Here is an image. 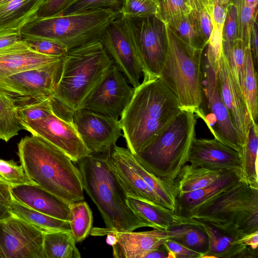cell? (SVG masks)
I'll list each match as a JSON object with an SVG mask.
<instances>
[{
	"label": "cell",
	"instance_id": "f6af8a7d",
	"mask_svg": "<svg viewBox=\"0 0 258 258\" xmlns=\"http://www.w3.org/2000/svg\"><path fill=\"white\" fill-rule=\"evenodd\" d=\"M236 9L231 2L227 7L226 15L222 29V44L231 45L237 39Z\"/></svg>",
	"mask_w": 258,
	"mask_h": 258
},
{
	"label": "cell",
	"instance_id": "ffe728a7",
	"mask_svg": "<svg viewBox=\"0 0 258 258\" xmlns=\"http://www.w3.org/2000/svg\"><path fill=\"white\" fill-rule=\"evenodd\" d=\"M188 162L212 170H224L241 168V155L235 150L216 138L192 140Z\"/></svg>",
	"mask_w": 258,
	"mask_h": 258
},
{
	"label": "cell",
	"instance_id": "1f68e13d",
	"mask_svg": "<svg viewBox=\"0 0 258 258\" xmlns=\"http://www.w3.org/2000/svg\"><path fill=\"white\" fill-rule=\"evenodd\" d=\"M236 9V37L245 47H250L251 35L254 23L257 21L258 0H231Z\"/></svg>",
	"mask_w": 258,
	"mask_h": 258
},
{
	"label": "cell",
	"instance_id": "836d02e7",
	"mask_svg": "<svg viewBox=\"0 0 258 258\" xmlns=\"http://www.w3.org/2000/svg\"><path fill=\"white\" fill-rule=\"evenodd\" d=\"M93 221L92 212L87 202L83 200L70 204L69 222L76 243L83 241L90 234Z\"/></svg>",
	"mask_w": 258,
	"mask_h": 258
},
{
	"label": "cell",
	"instance_id": "8d00e7d4",
	"mask_svg": "<svg viewBox=\"0 0 258 258\" xmlns=\"http://www.w3.org/2000/svg\"><path fill=\"white\" fill-rule=\"evenodd\" d=\"M222 46L238 91L243 99V82L245 48L244 43L241 39L237 38L231 45L222 44Z\"/></svg>",
	"mask_w": 258,
	"mask_h": 258
},
{
	"label": "cell",
	"instance_id": "7dc6e473",
	"mask_svg": "<svg viewBox=\"0 0 258 258\" xmlns=\"http://www.w3.org/2000/svg\"><path fill=\"white\" fill-rule=\"evenodd\" d=\"M75 0H44L35 17L47 18L59 16Z\"/></svg>",
	"mask_w": 258,
	"mask_h": 258
},
{
	"label": "cell",
	"instance_id": "db71d44e",
	"mask_svg": "<svg viewBox=\"0 0 258 258\" xmlns=\"http://www.w3.org/2000/svg\"><path fill=\"white\" fill-rule=\"evenodd\" d=\"M239 242L245 244L254 250H257L258 246V231L248 234L240 240Z\"/></svg>",
	"mask_w": 258,
	"mask_h": 258
},
{
	"label": "cell",
	"instance_id": "d6a6232c",
	"mask_svg": "<svg viewBox=\"0 0 258 258\" xmlns=\"http://www.w3.org/2000/svg\"><path fill=\"white\" fill-rule=\"evenodd\" d=\"M181 41L190 50L204 51L207 45L200 29L196 12H191L169 26Z\"/></svg>",
	"mask_w": 258,
	"mask_h": 258
},
{
	"label": "cell",
	"instance_id": "2e32d148",
	"mask_svg": "<svg viewBox=\"0 0 258 258\" xmlns=\"http://www.w3.org/2000/svg\"><path fill=\"white\" fill-rule=\"evenodd\" d=\"M44 233L14 216L0 222V258H43Z\"/></svg>",
	"mask_w": 258,
	"mask_h": 258
},
{
	"label": "cell",
	"instance_id": "91938a15",
	"mask_svg": "<svg viewBox=\"0 0 258 258\" xmlns=\"http://www.w3.org/2000/svg\"><path fill=\"white\" fill-rule=\"evenodd\" d=\"M154 1H155L156 2H157L158 3V0H154Z\"/></svg>",
	"mask_w": 258,
	"mask_h": 258
},
{
	"label": "cell",
	"instance_id": "484cf974",
	"mask_svg": "<svg viewBox=\"0 0 258 258\" xmlns=\"http://www.w3.org/2000/svg\"><path fill=\"white\" fill-rule=\"evenodd\" d=\"M44 0H5L0 3V31H19L35 17Z\"/></svg>",
	"mask_w": 258,
	"mask_h": 258
},
{
	"label": "cell",
	"instance_id": "4316f807",
	"mask_svg": "<svg viewBox=\"0 0 258 258\" xmlns=\"http://www.w3.org/2000/svg\"><path fill=\"white\" fill-rule=\"evenodd\" d=\"M226 170H212L191 164L184 165L174 181L176 196L202 188L217 180Z\"/></svg>",
	"mask_w": 258,
	"mask_h": 258
},
{
	"label": "cell",
	"instance_id": "9a60e30c",
	"mask_svg": "<svg viewBox=\"0 0 258 258\" xmlns=\"http://www.w3.org/2000/svg\"><path fill=\"white\" fill-rule=\"evenodd\" d=\"M73 121L91 154H106L121 136L120 120L93 111H75Z\"/></svg>",
	"mask_w": 258,
	"mask_h": 258
},
{
	"label": "cell",
	"instance_id": "7bdbcfd3",
	"mask_svg": "<svg viewBox=\"0 0 258 258\" xmlns=\"http://www.w3.org/2000/svg\"><path fill=\"white\" fill-rule=\"evenodd\" d=\"M21 123L29 121L38 120L47 117L53 113L51 98L31 106L17 109Z\"/></svg>",
	"mask_w": 258,
	"mask_h": 258
},
{
	"label": "cell",
	"instance_id": "4dcf8cb0",
	"mask_svg": "<svg viewBox=\"0 0 258 258\" xmlns=\"http://www.w3.org/2000/svg\"><path fill=\"white\" fill-rule=\"evenodd\" d=\"M257 75L250 47L245 48L243 82V100L251 120L257 121L258 115Z\"/></svg>",
	"mask_w": 258,
	"mask_h": 258
},
{
	"label": "cell",
	"instance_id": "52a82bcc",
	"mask_svg": "<svg viewBox=\"0 0 258 258\" xmlns=\"http://www.w3.org/2000/svg\"><path fill=\"white\" fill-rule=\"evenodd\" d=\"M189 218L240 240L258 231V186L242 178Z\"/></svg>",
	"mask_w": 258,
	"mask_h": 258
},
{
	"label": "cell",
	"instance_id": "b9f144b4",
	"mask_svg": "<svg viewBox=\"0 0 258 258\" xmlns=\"http://www.w3.org/2000/svg\"><path fill=\"white\" fill-rule=\"evenodd\" d=\"M123 2V0H75L60 15L100 8L110 9L120 13Z\"/></svg>",
	"mask_w": 258,
	"mask_h": 258
},
{
	"label": "cell",
	"instance_id": "6f0895ef",
	"mask_svg": "<svg viewBox=\"0 0 258 258\" xmlns=\"http://www.w3.org/2000/svg\"><path fill=\"white\" fill-rule=\"evenodd\" d=\"M231 2V0H215V3L219 5L227 7Z\"/></svg>",
	"mask_w": 258,
	"mask_h": 258
},
{
	"label": "cell",
	"instance_id": "6da1fadb",
	"mask_svg": "<svg viewBox=\"0 0 258 258\" xmlns=\"http://www.w3.org/2000/svg\"><path fill=\"white\" fill-rule=\"evenodd\" d=\"M181 110L177 98L161 77L144 76L120 116L127 149L134 155L138 153Z\"/></svg>",
	"mask_w": 258,
	"mask_h": 258
},
{
	"label": "cell",
	"instance_id": "11a10c76",
	"mask_svg": "<svg viewBox=\"0 0 258 258\" xmlns=\"http://www.w3.org/2000/svg\"><path fill=\"white\" fill-rule=\"evenodd\" d=\"M143 258H168V253L161 246L148 252L144 255Z\"/></svg>",
	"mask_w": 258,
	"mask_h": 258
},
{
	"label": "cell",
	"instance_id": "d6986e66",
	"mask_svg": "<svg viewBox=\"0 0 258 258\" xmlns=\"http://www.w3.org/2000/svg\"><path fill=\"white\" fill-rule=\"evenodd\" d=\"M216 75L222 99L244 145L247 129L251 120L243 99L238 91L223 49L220 56Z\"/></svg>",
	"mask_w": 258,
	"mask_h": 258
},
{
	"label": "cell",
	"instance_id": "ee69618b",
	"mask_svg": "<svg viewBox=\"0 0 258 258\" xmlns=\"http://www.w3.org/2000/svg\"><path fill=\"white\" fill-rule=\"evenodd\" d=\"M33 50L46 55L63 56L68 51L64 45L48 40L23 39Z\"/></svg>",
	"mask_w": 258,
	"mask_h": 258
},
{
	"label": "cell",
	"instance_id": "60d3db41",
	"mask_svg": "<svg viewBox=\"0 0 258 258\" xmlns=\"http://www.w3.org/2000/svg\"><path fill=\"white\" fill-rule=\"evenodd\" d=\"M0 179L10 186L34 184L22 165H18L13 160L0 159Z\"/></svg>",
	"mask_w": 258,
	"mask_h": 258
},
{
	"label": "cell",
	"instance_id": "e0dca14e",
	"mask_svg": "<svg viewBox=\"0 0 258 258\" xmlns=\"http://www.w3.org/2000/svg\"><path fill=\"white\" fill-rule=\"evenodd\" d=\"M130 152L127 148L115 144L109 152L104 154L109 168L116 175L127 197L166 209L160 198L132 166Z\"/></svg>",
	"mask_w": 258,
	"mask_h": 258
},
{
	"label": "cell",
	"instance_id": "f907efd6",
	"mask_svg": "<svg viewBox=\"0 0 258 258\" xmlns=\"http://www.w3.org/2000/svg\"><path fill=\"white\" fill-rule=\"evenodd\" d=\"M19 31L8 30L0 31V49L21 40Z\"/></svg>",
	"mask_w": 258,
	"mask_h": 258
},
{
	"label": "cell",
	"instance_id": "ba28073f",
	"mask_svg": "<svg viewBox=\"0 0 258 258\" xmlns=\"http://www.w3.org/2000/svg\"><path fill=\"white\" fill-rule=\"evenodd\" d=\"M167 49L160 77L177 98L182 109L195 112L203 98V51L189 49L165 24Z\"/></svg>",
	"mask_w": 258,
	"mask_h": 258
},
{
	"label": "cell",
	"instance_id": "83f0119b",
	"mask_svg": "<svg viewBox=\"0 0 258 258\" xmlns=\"http://www.w3.org/2000/svg\"><path fill=\"white\" fill-rule=\"evenodd\" d=\"M10 211L13 216L26 221L44 233L59 231H71L68 221L39 212L22 205L13 199Z\"/></svg>",
	"mask_w": 258,
	"mask_h": 258
},
{
	"label": "cell",
	"instance_id": "8992f818",
	"mask_svg": "<svg viewBox=\"0 0 258 258\" xmlns=\"http://www.w3.org/2000/svg\"><path fill=\"white\" fill-rule=\"evenodd\" d=\"M120 13L110 9L88 10L68 15L35 17L20 30L22 39H45L61 44L68 51L99 40L106 28Z\"/></svg>",
	"mask_w": 258,
	"mask_h": 258
},
{
	"label": "cell",
	"instance_id": "680465c9",
	"mask_svg": "<svg viewBox=\"0 0 258 258\" xmlns=\"http://www.w3.org/2000/svg\"><path fill=\"white\" fill-rule=\"evenodd\" d=\"M4 1H5V0H0V3L2 2H3Z\"/></svg>",
	"mask_w": 258,
	"mask_h": 258
},
{
	"label": "cell",
	"instance_id": "ac0fdd59",
	"mask_svg": "<svg viewBox=\"0 0 258 258\" xmlns=\"http://www.w3.org/2000/svg\"><path fill=\"white\" fill-rule=\"evenodd\" d=\"M111 233L115 238L112 245L115 258H143L148 252L160 247L171 238L168 230H154L142 232H117L109 228L92 229L91 234L105 235Z\"/></svg>",
	"mask_w": 258,
	"mask_h": 258
},
{
	"label": "cell",
	"instance_id": "7a4b0ae2",
	"mask_svg": "<svg viewBox=\"0 0 258 258\" xmlns=\"http://www.w3.org/2000/svg\"><path fill=\"white\" fill-rule=\"evenodd\" d=\"M17 154L25 172L34 184L69 204L84 200L81 172L58 148L32 135L21 140Z\"/></svg>",
	"mask_w": 258,
	"mask_h": 258
},
{
	"label": "cell",
	"instance_id": "277c9868",
	"mask_svg": "<svg viewBox=\"0 0 258 258\" xmlns=\"http://www.w3.org/2000/svg\"><path fill=\"white\" fill-rule=\"evenodd\" d=\"M114 64L100 40L69 50L63 56L59 80L51 98L52 107L73 116Z\"/></svg>",
	"mask_w": 258,
	"mask_h": 258
},
{
	"label": "cell",
	"instance_id": "ab89813d",
	"mask_svg": "<svg viewBox=\"0 0 258 258\" xmlns=\"http://www.w3.org/2000/svg\"><path fill=\"white\" fill-rule=\"evenodd\" d=\"M159 13L158 3L154 0H123L120 11L122 16L135 18L158 17Z\"/></svg>",
	"mask_w": 258,
	"mask_h": 258
},
{
	"label": "cell",
	"instance_id": "603a6c76",
	"mask_svg": "<svg viewBox=\"0 0 258 258\" xmlns=\"http://www.w3.org/2000/svg\"><path fill=\"white\" fill-rule=\"evenodd\" d=\"M63 56L39 53L32 49L22 39L0 49V78L45 66L59 60Z\"/></svg>",
	"mask_w": 258,
	"mask_h": 258
},
{
	"label": "cell",
	"instance_id": "5bb4252c",
	"mask_svg": "<svg viewBox=\"0 0 258 258\" xmlns=\"http://www.w3.org/2000/svg\"><path fill=\"white\" fill-rule=\"evenodd\" d=\"M21 124L31 135L39 136L58 148L74 163L91 154L72 118H66L53 112L43 119Z\"/></svg>",
	"mask_w": 258,
	"mask_h": 258
},
{
	"label": "cell",
	"instance_id": "f35d334b",
	"mask_svg": "<svg viewBox=\"0 0 258 258\" xmlns=\"http://www.w3.org/2000/svg\"><path fill=\"white\" fill-rule=\"evenodd\" d=\"M158 18L171 26L191 12L185 0H158Z\"/></svg>",
	"mask_w": 258,
	"mask_h": 258
},
{
	"label": "cell",
	"instance_id": "816d5d0a",
	"mask_svg": "<svg viewBox=\"0 0 258 258\" xmlns=\"http://www.w3.org/2000/svg\"><path fill=\"white\" fill-rule=\"evenodd\" d=\"M12 202L10 185L0 179V204L10 209Z\"/></svg>",
	"mask_w": 258,
	"mask_h": 258
},
{
	"label": "cell",
	"instance_id": "d4e9b609",
	"mask_svg": "<svg viewBox=\"0 0 258 258\" xmlns=\"http://www.w3.org/2000/svg\"><path fill=\"white\" fill-rule=\"evenodd\" d=\"M127 203L132 210L153 229L168 230L183 225L196 226L198 223L196 219L179 216L173 211L133 198L127 197Z\"/></svg>",
	"mask_w": 258,
	"mask_h": 258
},
{
	"label": "cell",
	"instance_id": "bcb514c9",
	"mask_svg": "<svg viewBox=\"0 0 258 258\" xmlns=\"http://www.w3.org/2000/svg\"><path fill=\"white\" fill-rule=\"evenodd\" d=\"M168 253V258H202L203 255L171 239L162 245Z\"/></svg>",
	"mask_w": 258,
	"mask_h": 258
},
{
	"label": "cell",
	"instance_id": "f546056e",
	"mask_svg": "<svg viewBox=\"0 0 258 258\" xmlns=\"http://www.w3.org/2000/svg\"><path fill=\"white\" fill-rule=\"evenodd\" d=\"M258 126L251 121L248 126L242 149L241 169L244 179L251 185L258 186Z\"/></svg>",
	"mask_w": 258,
	"mask_h": 258
},
{
	"label": "cell",
	"instance_id": "d590c367",
	"mask_svg": "<svg viewBox=\"0 0 258 258\" xmlns=\"http://www.w3.org/2000/svg\"><path fill=\"white\" fill-rule=\"evenodd\" d=\"M130 160L137 173L160 198L166 209L174 212L176 195L173 187L145 169L131 152Z\"/></svg>",
	"mask_w": 258,
	"mask_h": 258
},
{
	"label": "cell",
	"instance_id": "c3c4849f",
	"mask_svg": "<svg viewBox=\"0 0 258 258\" xmlns=\"http://www.w3.org/2000/svg\"><path fill=\"white\" fill-rule=\"evenodd\" d=\"M195 12L200 29L208 45L213 28L212 16L206 11Z\"/></svg>",
	"mask_w": 258,
	"mask_h": 258
},
{
	"label": "cell",
	"instance_id": "3957f363",
	"mask_svg": "<svg viewBox=\"0 0 258 258\" xmlns=\"http://www.w3.org/2000/svg\"><path fill=\"white\" fill-rule=\"evenodd\" d=\"M75 163L84 190L97 206L106 228L122 232L151 227L128 205L127 196L109 168L104 154H90Z\"/></svg>",
	"mask_w": 258,
	"mask_h": 258
},
{
	"label": "cell",
	"instance_id": "5b68a950",
	"mask_svg": "<svg viewBox=\"0 0 258 258\" xmlns=\"http://www.w3.org/2000/svg\"><path fill=\"white\" fill-rule=\"evenodd\" d=\"M196 116L192 110L182 109L143 149L134 155L145 169L173 188L174 180L188 162L196 137Z\"/></svg>",
	"mask_w": 258,
	"mask_h": 258
},
{
	"label": "cell",
	"instance_id": "9f6ffc18",
	"mask_svg": "<svg viewBox=\"0 0 258 258\" xmlns=\"http://www.w3.org/2000/svg\"><path fill=\"white\" fill-rule=\"evenodd\" d=\"M12 216L10 209L0 204V222L9 218Z\"/></svg>",
	"mask_w": 258,
	"mask_h": 258
},
{
	"label": "cell",
	"instance_id": "44dd1931",
	"mask_svg": "<svg viewBox=\"0 0 258 258\" xmlns=\"http://www.w3.org/2000/svg\"><path fill=\"white\" fill-rule=\"evenodd\" d=\"M243 177L240 167L226 170L217 180L208 185L177 195L174 212L179 216L189 218L201 207L231 187Z\"/></svg>",
	"mask_w": 258,
	"mask_h": 258
},
{
	"label": "cell",
	"instance_id": "cb8c5ba5",
	"mask_svg": "<svg viewBox=\"0 0 258 258\" xmlns=\"http://www.w3.org/2000/svg\"><path fill=\"white\" fill-rule=\"evenodd\" d=\"M197 221L196 226L207 234L209 239L208 252L204 257H257V250L239 242L238 240L215 227Z\"/></svg>",
	"mask_w": 258,
	"mask_h": 258
},
{
	"label": "cell",
	"instance_id": "4fadbf2b",
	"mask_svg": "<svg viewBox=\"0 0 258 258\" xmlns=\"http://www.w3.org/2000/svg\"><path fill=\"white\" fill-rule=\"evenodd\" d=\"M134 90L114 64L100 79L81 108L118 119L129 103Z\"/></svg>",
	"mask_w": 258,
	"mask_h": 258
},
{
	"label": "cell",
	"instance_id": "7402d4cb",
	"mask_svg": "<svg viewBox=\"0 0 258 258\" xmlns=\"http://www.w3.org/2000/svg\"><path fill=\"white\" fill-rule=\"evenodd\" d=\"M13 199L22 205L49 216L69 219L70 204L35 184L10 186Z\"/></svg>",
	"mask_w": 258,
	"mask_h": 258
},
{
	"label": "cell",
	"instance_id": "9c48e42d",
	"mask_svg": "<svg viewBox=\"0 0 258 258\" xmlns=\"http://www.w3.org/2000/svg\"><path fill=\"white\" fill-rule=\"evenodd\" d=\"M62 59L0 78V95L16 109L51 98L59 80Z\"/></svg>",
	"mask_w": 258,
	"mask_h": 258
},
{
	"label": "cell",
	"instance_id": "74e56055",
	"mask_svg": "<svg viewBox=\"0 0 258 258\" xmlns=\"http://www.w3.org/2000/svg\"><path fill=\"white\" fill-rule=\"evenodd\" d=\"M24 130L18 117L17 109L0 95V140L8 142Z\"/></svg>",
	"mask_w": 258,
	"mask_h": 258
},
{
	"label": "cell",
	"instance_id": "f5cc1de1",
	"mask_svg": "<svg viewBox=\"0 0 258 258\" xmlns=\"http://www.w3.org/2000/svg\"><path fill=\"white\" fill-rule=\"evenodd\" d=\"M251 50L254 67L256 69L258 57V26L256 21L252 27L251 35Z\"/></svg>",
	"mask_w": 258,
	"mask_h": 258
},
{
	"label": "cell",
	"instance_id": "f1b7e54d",
	"mask_svg": "<svg viewBox=\"0 0 258 258\" xmlns=\"http://www.w3.org/2000/svg\"><path fill=\"white\" fill-rule=\"evenodd\" d=\"M71 231H59L44 233L43 258H80Z\"/></svg>",
	"mask_w": 258,
	"mask_h": 258
},
{
	"label": "cell",
	"instance_id": "681fc988",
	"mask_svg": "<svg viewBox=\"0 0 258 258\" xmlns=\"http://www.w3.org/2000/svg\"><path fill=\"white\" fill-rule=\"evenodd\" d=\"M192 11H206L212 16L215 0H185Z\"/></svg>",
	"mask_w": 258,
	"mask_h": 258
},
{
	"label": "cell",
	"instance_id": "e575fe53",
	"mask_svg": "<svg viewBox=\"0 0 258 258\" xmlns=\"http://www.w3.org/2000/svg\"><path fill=\"white\" fill-rule=\"evenodd\" d=\"M173 239L186 247L200 252L204 257L209 249V239L207 234L196 226L183 225L168 229Z\"/></svg>",
	"mask_w": 258,
	"mask_h": 258
},
{
	"label": "cell",
	"instance_id": "30bf717a",
	"mask_svg": "<svg viewBox=\"0 0 258 258\" xmlns=\"http://www.w3.org/2000/svg\"><path fill=\"white\" fill-rule=\"evenodd\" d=\"M123 17L138 50L144 76L159 77L167 54L165 24L156 16Z\"/></svg>",
	"mask_w": 258,
	"mask_h": 258
},
{
	"label": "cell",
	"instance_id": "8fae6325",
	"mask_svg": "<svg viewBox=\"0 0 258 258\" xmlns=\"http://www.w3.org/2000/svg\"><path fill=\"white\" fill-rule=\"evenodd\" d=\"M203 99L210 113L200 115L215 138L239 152L242 156L244 146L225 105L220 92L216 70L205 57L203 59Z\"/></svg>",
	"mask_w": 258,
	"mask_h": 258
},
{
	"label": "cell",
	"instance_id": "7c38bea8",
	"mask_svg": "<svg viewBox=\"0 0 258 258\" xmlns=\"http://www.w3.org/2000/svg\"><path fill=\"white\" fill-rule=\"evenodd\" d=\"M99 40L118 70L134 88L137 87L140 84L143 70L124 17L120 15L113 20Z\"/></svg>",
	"mask_w": 258,
	"mask_h": 258
}]
</instances>
